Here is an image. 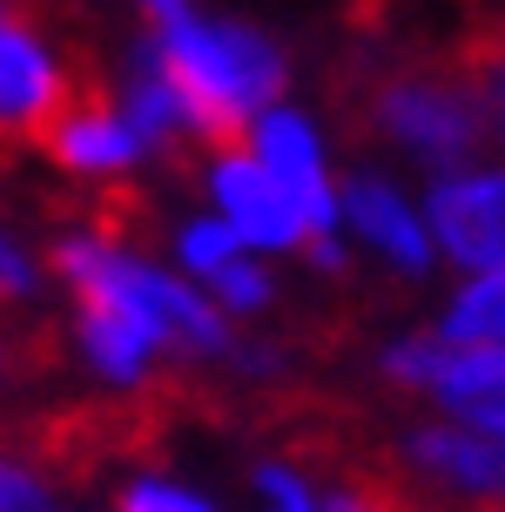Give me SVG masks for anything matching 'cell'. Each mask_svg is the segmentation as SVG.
Wrapping results in <instances>:
<instances>
[{
    "instance_id": "cell-19",
    "label": "cell",
    "mask_w": 505,
    "mask_h": 512,
    "mask_svg": "<svg viewBox=\"0 0 505 512\" xmlns=\"http://www.w3.org/2000/svg\"><path fill=\"white\" fill-rule=\"evenodd\" d=\"M27 364H54V337L48 331H34L27 344H14V351L0 344V378H14V371H27Z\"/></svg>"
},
{
    "instance_id": "cell-20",
    "label": "cell",
    "mask_w": 505,
    "mask_h": 512,
    "mask_svg": "<svg viewBox=\"0 0 505 512\" xmlns=\"http://www.w3.org/2000/svg\"><path fill=\"white\" fill-rule=\"evenodd\" d=\"M27 290H34V270L21 263L14 243H0V297H27Z\"/></svg>"
},
{
    "instance_id": "cell-21",
    "label": "cell",
    "mask_w": 505,
    "mask_h": 512,
    "mask_svg": "<svg viewBox=\"0 0 505 512\" xmlns=\"http://www.w3.org/2000/svg\"><path fill=\"white\" fill-rule=\"evenodd\" d=\"M149 7V21H169V14H182V0H142Z\"/></svg>"
},
{
    "instance_id": "cell-17",
    "label": "cell",
    "mask_w": 505,
    "mask_h": 512,
    "mask_svg": "<svg viewBox=\"0 0 505 512\" xmlns=\"http://www.w3.org/2000/svg\"><path fill=\"white\" fill-rule=\"evenodd\" d=\"M0 512H61L48 499V486H34L21 465H0Z\"/></svg>"
},
{
    "instance_id": "cell-16",
    "label": "cell",
    "mask_w": 505,
    "mask_h": 512,
    "mask_svg": "<svg viewBox=\"0 0 505 512\" xmlns=\"http://www.w3.org/2000/svg\"><path fill=\"white\" fill-rule=\"evenodd\" d=\"M115 512H209V506H202V499H189V492H176V486H155V479H135V486H122Z\"/></svg>"
},
{
    "instance_id": "cell-1",
    "label": "cell",
    "mask_w": 505,
    "mask_h": 512,
    "mask_svg": "<svg viewBox=\"0 0 505 512\" xmlns=\"http://www.w3.org/2000/svg\"><path fill=\"white\" fill-rule=\"evenodd\" d=\"M149 61L162 68V81L176 88L182 115L196 128V142L209 155H243L256 135V108H277V95L290 88L283 54L243 21H196L189 7L155 21Z\"/></svg>"
},
{
    "instance_id": "cell-2",
    "label": "cell",
    "mask_w": 505,
    "mask_h": 512,
    "mask_svg": "<svg viewBox=\"0 0 505 512\" xmlns=\"http://www.w3.org/2000/svg\"><path fill=\"white\" fill-rule=\"evenodd\" d=\"M351 122L398 142V149L425 155L438 176H452L458 162L492 142V122H485L479 88L458 75V61L445 68H391V75H371L364 95H351Z\"/></svg>"
},
{
    "instance_id": "cell-8",
    "label": "cell",
    "mask_w": 505,
    "mask_h": 512,
    "mask_svg": "<svg viewBox=\"0 0 505 512\" xmlns=\"http://www.w3.org/2000/svg\"><path fill=\"white\" fill-rule=\"evenodd\" d=\"M404 459L425 472L431 486L458 492L472 506H505V438L499 432H411Z\"/></svg>"
},
{
    "instance_id": "cell-12",
    "label": "cell",
    "mask_w": 505,
    "mask_h": 512,
    "mask_svg": "<svg viewBox=\"0 0 505 512\" xmlns=\"http://www.w3.org/2000/svg\"><path fill=\"white\" fill-rule=\"evenodd\" d=\"M445 344H505V270L479 277L445 317Z\"/></svg>"
},
{
    "instance_id": "cell-22",
    "label": "cell",
    "mask_w": 505,
    "mask_h": 512,
    "mask_svg": "<svg viewBox=\"0 0 505 512\" xmlns=\"http://www.w3.org/2000/svg\"><path fill=\"white\" fill-rule=\"evenodd\" d=\"M0 7H7V0H0Z\"/></svg>"
},
{
    "instance_id": "cell-14",
    "label": "cell",
    "mask_w": 505,
    "mask_h": 512,
    "mask_svg": "<svg viewBox=\"0 0 505 512\" xmlns=\"http://www.w3.org/2000/svg\"><path fill=\"white\" fill-rule=\"evenodd\" d=\"M209 283H216V297H223V304H236V310L270 304V277H263V270H250V263H243V250L229 256V263H216V270H209Z\"/></svg>"
},
{
    "instance_id": "cell-6",
    "label": "cell",
    "mask_w": 505,
    "mask_h": 512,
    "mask_svg": "<svg viewBox=\"0 0 505 512\" xmlns=\"http://www.w3.org/2000/svg\"><path fill=\"white\" fill-rule=\"evenodd\" d=\"M41 149H48L61 169H75V176H115V169H128V162L142 155V135H135V122H128L122 108L108 102L101 75H88L81 95L61 108V122L48 128Z\"/></svg>"
},
{
    "instance_id": "cell-7",
    "label": "cell",
    "mask_w": 505,
    "mask_h": 512,
    "mask_svg": "<svg viewBox=\"0 0 505 512\" xmlns=\"http://www.w3.org/2000/svg\"><path fill=\"white\" fill-rule=\"evenodd\" d=\"M209 189H216V203L229 209V223H236L243 243H263V250H290V243H297L303 250V236H310L303 230V209L263 162H250V155H216Z\"/></svg>"
},
{
    "instance_id": "cell-4",
    "label": "cell",
    "mask_w": 505,
    "mask_h": 512,
    "mask_svg": "<svg viewBox=\"0 0 505 512\" xmlns=\"http://www.w3.org/2000/svg\"><path fill=\"white\" fill-rule=\"evenodd\" d=\"M34 0H7L0 7V149L7 142H48L61 108L81 95L88 68H61L54 48L34 34Z\"/></svg>"
},
{
    "instance_id": "cell-15",
    "label": "cell",
    "mask_w": 505,
    "mask_h": 512,
    "mask_svg": "<svg viewBox=\"0 0 505 512\" xmlns=\"http://www.w3.org/2000/svg\"><path fill=\"white\" fill-rule=\"evenodd\" d=\"M243 250V236H236V223H196V230L182 236V256H189V270H216V263H229V256Z\"/></svg>"
},
{
    "instance_id": "cell-3",
    "label": "cell",
    "mask_w": 505,
    "mask_h": 512,
    "mask_svg": "<svg viewBox=\"0 0 505 512\" xmlns=\"http://www.w3.org/2000/svg\"><path fill=\"white\" fill-rule=\"evenodd\" d=\"M54 270L75 283V290H108V297H122L142 324L155 331V344H176V351H209V358H223L229 351V331L223 317L189 297L176 277H162V270H142V263H128L115 256L108 243H88V236H68V243H54Z\"/></svg>"
},
{
    "instance_id": "cell-10",
    "label": "cell",
    "mask_w": 505,
    "mask_h": 512,
    "mask_svg": "<svg viewBox=\"0 0 505 512\" xmlns=\"http://www.w3.org/2000/svg\"><path fill=\"white\" fill-rule=\"evenodd\" d=\"M344 209H351V223L364 230V243H378L398 270H425L431 263V243H425V230H418V216L404 209V196L391 189V182H378V176H357L351 182V196H344Z\"/></svg>"
},
{
    "instance_id": "cell-18",
    "label": "cell",
    "mask_w": 505,
    "mask_h": 512,
    "mask_svg": "<svg viewBox=\"0 0 505 512\" xmlns=\"http://www.w3.org/2000/svg\"><path fill=\"white\" fill-rule=\"evenodd\" d=\"M256 486L270 492V512H317V506H310V492H303L297 479L283 472V465H270V472H256Z\"/></svg>"
},
{
    "instance_id": "cell-5",
    "label": "cell",
    "mask_w": 505,
    "mask_h": 512,
    "mask_svg": "<svg viewBox=\"0 0 505 512\" xmlns=\"http://www.w3.org/2000/svg\"><path fill=\"white\" fill-rule=\"evenodd\" d=\"M431 223L438 243L472 263V270H505V169H479V176H438L431 189Z\"/></svg>"
},
{
    "instance_id": "cell-11",
    "label": "cell",
    "mask_w": 505,
    "mask_h": 512,
    "mask_svg": "<svg viewBox=\"0 0 505 512\" xmlns=\"http://www.w3.org/2000/svg\"><path fill=\"white\" fill-rule=\"evenodd\" d=\"M452 61H458V75L479 88L485 122H492V135L505 142V27H465Z\"/></svg>"
},
{
    "instance_id": "cell-13",
    "label": "cell",
    "mask_w": 505,
    "mask_h": 512,
    "mask_svg": "<svg viewBox=\"0 0 505 512\" xmlns=\"http://www.w3.org/2000/svg\"><path fill=\"white\" fill-rule=\"evenodd\" d=\"M324 512H418V499L398 486V472L384 465H357L324 492Z\"/></svg>"
},
{
    "instance_id": "cell-9",
    "label": "cell",
    "mask_w": 505,
    "mask_h": 512,
    "mask_svg": "<svg viewBox=\"0 0 505 512\" xmlns=\"http://www.w3.org/2000/svg\"><path fill=\"white\" fill-rule=\"evenodd\" d=\"M75 297H81V344H88L95 371L115 378V384H135L142 364H149V351H155V331L122 297H108V290H75Z\"/></svg>"
}]
</instances>
